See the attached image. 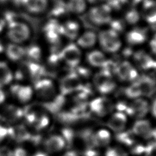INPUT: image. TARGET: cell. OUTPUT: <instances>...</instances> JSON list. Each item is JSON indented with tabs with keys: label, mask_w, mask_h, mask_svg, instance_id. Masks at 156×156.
Masks as SVG:
<instances>
[{
	"label": "cell",
	"mask_w": 156,
	"mask_h": 156,
	"mask_svg": "<svg viewBox=\"0 0 156 156\" xmlns=\"http://www.w3.org/2000/svg\"><path fill=\"white\" fill-rule=\"evenodd\" d=\"M115 71L118 77L126 81H131L137 78V72L135 68L128 62H122L116 65Z\"/></svg>",
	"instance_id": "cell-8"
},
{
	"label": "cell",
	"mask_w": 156,
	"mask_h": 156,
	"mask_svg": "<svg viewBox=\"0 0 156 156\" xmlns=\"http://www.w3.org/2000/svg\"><path fill=\"white\" fill-rule=\"evenodd\" d=\"M66 2L69 13L80 15L88 10V4L86 0H67Z\"/></svg>",
	"instance_id": "cell-21"
},
{
	"label": "cell",
	"mask_w": 156,
	"mask_h": 156,
	"mask_svg": "<svg viewBox=\"0 0 156 156\" xmlns=\"http://www.w3.org/2000/svg\"><path fill=\"white\" fill-rule=\"evenodd\" d=\"M83 156H99V153L94 148H87L83 152Z\"/></svg>",
	"instance_id": "cell-45"
},
{
	"label": "cell",
	"mask_w": 156,
	"mask_h": 156,
	"mask_svg": "<svg viewBox=\"0 0 156 156\" xmlns=\"http://www.w3.org/2000/svg\"><path fill=\"white\" fill-rule=\"evenodd\" d=\"M21 4L29 13L40 14L49 7V0H21Z\"/></svg>",
	"instance_id": "cell-10"
},
{
	"label": "cell",
	"mask_w": 156,
	"mask_h": 156,
	"mask_svg": "<svg viewBox=\"0 0 156 156\" xmlns=\"http://www.w3.org/2000/svg\"><path fill=\"white\" fill-rule=\"evenodd\" d=\"M80 25L75 20H68L61 24L62 35H63L71 40H74L79 36Z\"/></svg>",
	"instance_id": "cell-13"
},
{
	"label": "cell",
	"mask_w": 156,
	"mask_h": 156,
	"mask_svg": "<svg viewBox=\"0 0 156 156\" xmlns=\"http://www.w3.org/2000/svg\"><path fill=\"white\" fill-rule=\"evenodd\" d=\"M136 63L144 69L156 68V61L143 51H138L134 55Z\"/></svg>",
	"instance_id": "cell-20"
},
{
	"label": "cell",
	"mask_w": 156,
	"mask_h": 156,
	"mask_svg": "<svg viewBox=\"0 0 156 156\" xmlns=\"http://www.w3.org/2000/svg\"><path fill=\"white\" fill-rule=\"evenodd\" d=\"M135 83L139 88L141 96H151L155 91V82L150 77L143 76L136 80Z\"/></svg>",
	"instance_id": "cell-14"
},
{
	"label": "cell",
	"mask_w": 156,
	"mask_h": 156,
	"mask_svg": "<svg viewBox=\"0 0 156 156\" xmlns=\"http://www.w3.org/2000/svg\"><path fill=\"white\" fill-rule=\"evenodd\" d=\"M88 17L96 26L108 25L113 18V11L105 3L93 5L88 10Z\"/></svg>",
	"instance_id": "cell-1"
},
{
	"label": "cell",
	"mask_w": 156,
	"mask_h": 156,
	"mask_svg": "<svg viewBox=\"0 0 156 156\" xmlns=\"http://www.w3.org/2000/svg\"><path fill=\"white\" fill-rule=\"evenodd\" d=\"M5 100V94L0 89V104H2Z\"/></svg>",
	"instance_id": "cell-50"
},
{
	"label": "cell",
	"mask_w": 156,
	"mask_h": 156,
	"mask_svg": "<svg viewBox=\"0 0 156 156\" xmlns=\"http://www.w3.org/2000/svg\"><path fill=\"white\" fill-rule=\"evenodd\" d=\"M88 2V4H90L93 5H97L102 3H104L105 0H86Z\"/></svg>",
	"instance_id": "cell-48"
},
{
	"label": "cell",
	"mask_w": 156,
	"mask_h": 156,
	"mask_svg": "<svg viewBox=\"0 0 156 156\" xmlns=\"http://www.w3.org/2000/svg\"><path fill=\"white\" fill-rule=\"evenodd\" d=\"M126 94L130 98H136L141 96L139 88L135 82L126 89Z\"/></svg>",
	"instance_id": "cell-36"
},
{
	"label": "cell",
	"mask_w": 156,
	"mask_h": 156,
	"mask_svg": "<svg viewBox=\"0 0 156 156\" xmlns=\"http://www.w3.org/2000/svg\"><path fill=\"white\" fill-rule=\"evenodd\" d=\"M62 133H63L62 137L65 141V143H68L69 144H71L74 138V133L73 130L68 129H65L63 130Z\"/></svg>",
	"instance_id": "cell-40"
},
{
	"label": "cell",
	"mask_w": 156,
	"mask_h": 156,
	"mask_svg": "<svg viewBox=\"0 0 156 156\" xmlns=\"http://www.w3.org/2000/svg\"><path fill=\"white\" fill-rule=\"evenodd\" d=\"M28 57L33 62H38L40 60L41 56V49L37 46H32L27 49Z\"/></svg>",
	"instance_id": "cell-33"
},
{
	"label": "cell",
	"mask_w": 156,
	"mask_h": 156,
	"mask_svg": "<svg viewBox=\"0 0 156 156\" xmlns=\"http://www.w3.org/2000/svg\"><path fill=\"white\" fill-rule=\"evenodd\" d=\"M152 112L153 115L156 118V99L154 101L152 106Z\"/></svg>",
	"instance_id": "cell-49"
},
{
	"label": "cell",
	"mask_w": 156,
	"mask_h": 156,
	"mask_svg": "<svg viewBox=\"0 0 156 156\" xmlns=\"http://www.w3.org/2000/svg\"><path fill=\"white\" fill-rule=\"evenodd\" d=\"M30 33L29 27L24 23L16 20L9 23L7 35L15 43L25 41L29 37Z\"/></svg>",
	"instance_id": "cell-3"
},
{
	"label": "cell",
	"mask_w": 156,
	"mask_h": 156,
	"mask_svg": "<svg viewBox=\"0 0 156 156\" xmlns=\"http://www.w3.org/2000/svg\"><path fill=\"white\" fill-rule=\"evenodd\" d=\"M2 50H3V46H2V45L0 43V53L2 51Z\"/></svg>",
	"instance_id": "cell-54"
},
{
	"label": "cell",
	"mask_w": 156,
	"mask_h": 156,
	"mask_svg": "<svg viewBox=\"0 0 156 156\" xmlns=\"http://www.w3.org/2000/svg\"><path fill=\"white\" fill-rule=\"evenodd\" d=\"M93 82L96 89L102 94L109 93L116 87V83L112 79L111 74L104 69L95 75Z\"/></svg>",
	"instance_id": "cell-4"
},
{
	"label": "cell",
	"mask_w": 156,
	"mask_h": 156,
	"mask_svg": "<svg viewBox=\"0 0 156 156\" xmlns=\"http://www.w3.org/2000/svg\"><path fill=\"white\" fill-rule=\"evenodd\" d=\"M119 34L110 29L103 30L98 35V39L104 50L109 52H115L121 46Z\"/></svg>",
	"instance_id": "cell-2"
},
{
	"label": "cell",
	"mask_w": 156,
	"mask_h": 156,
	"mask_svg": "<svg viewBox=\"0 0 156 156\" xmlns=\"http://www.w3.org/2000/svg\"><path fill=\"white\" fill-rule=\"evenodd\" d=\"M8 135V129L0 125V142Z\"/></svg>",
	"instance_id": "cell-46"
},
{
	"label": "cell",
	"mask_w": 156,
	"mask_h": 156,
	"mask_svg": "<svg viewBox=\"0 0 156 156\" xmlns=\"http://www.w3.org/2000/svg\"><path fill=\"white\" fill-rule=\"evenodd\" d=\"M33 156H48L46 153H44L43 152H38L35 153Z\"/></svg>",
	"instance_id": "cell-52"
},
{
	"label": "cell",
	"mask_w": 156,
	"mask_h": 156,
	"mask_svg": "<svg viewBox=\"0 0 156 156\" xmlns=\"http://www.w3.org/2000/svg\"><path fill=\"white\" fill-rule=\"evenodd\" d=\"M112 105L111 102L108 99L99 98L90 102V108L97 115L103 116L111 111Z\"/></svg>",
	"instance_id": "cell-11"
},
{
	"label": "cell",
	"mask_w": 156,
	"mask_h": 156,
	"mask_svg": "<svg viewBox=\"0 0 156 156\" xmlns=\"http://www.w3.org/2000/svg\"><path fill=\"white\" fill-rule=\"evenodd\" d=\"M37 95L42 98H50L55 93V88L52 82L49 79H43L37 81L35 85Z\"/></svg>",
	"instance_id": "cell-12"
},
{
	"label": "cell",
	"mask_w": 156,
	"mask_h": 156,
	"mask_svg": "<svg viewBox=\"0 0 156 156\" xmlns=\"http://www.w3.org/2000/svg\"><path fill=\"white\" fill-rule=\"evenodd\" d=\"M12 79V73L7 64L0 62V87L9 83Z\"/></svg>",
	"instance_id": "cell-30"
},
{
	"label": "cell",
	"mask_w": 156,
	"mask_h": 156,
	"mask_svg": "<svg viewBox=\"0 0 156 156\" xmlns=\"http://www.w3.org/2000/svg\"><path fill=\"white\" fill-rule=\"evenodd\" d=\"M98 39V35L93 30H87L80 35L77 41V43L80 47L88 48L93 46Z\"/></svg>",
	"instance_id": "cell-23"
},
{
	"label": "cell",
	"mask_w": 156,
	"mask_h": 156,
	"mask_svg": "<svg viewBox=\"0 0 156 156\" xmlns=\"http://www.w3.org/2000/svg\"><path fill=\"white\" fill-rule=\"evenodd\" d=\"M145 146L142 144H137L135 145L132 149V152L134 154H141L144 153Z\"/></svg>",
	"instance_id": "cell-41"
},
{
	"label": "cell",
	"mask_w": 156,
	"mask_h": 156,
	"mask_svg": "<svg viewBox=\"0 0 156 156\" xmlns=\"http://www.w3.org/2000/svg\"><path fill=\"white\" fill-rule=\"evenodd\" d=\"M104 3H105L113 12L118 11L125 5L124 0H105Z\"/></svg>",
	"instance_id": "cell-38"
},
{
	"label": "cell",
	"mask_w": 156,
	"mask_h": 156,
	"mask_svg": "<svg viewBox=\"0 0 156 156\" xmlns=\"http://www.w3.org/2000/svg\"><path fill=\"white\" fill-rule=\"evenodd\" d=\"M0 156H13L12 151L9 147L3 146L0 147Z\"/></svg>",
	"instance_id": "cell-44"
},
{
	"label": "cell",
	"mask_w": 156,
	"mask_h": 156,
	"mask_svg": "<svg viewBox=\"0 0 156 156\" xmlns=\"http://www.w3.org/2000/svg\"><path fill=\"white\" fill-rule=\"evenodd\" d=\"M11 91L21 102H27L30 101L33 94L32 89L29 86L14 85L12 87Z\"/></svg>",
	"instance_id": "cell-22"
},
{
	"label": "cell",
	"mask_w": 156,
	"mask_h": 156,
	"mask_svg": "<svg viewBox=\"0 0 156 156\" xmlns=\"http://www.w3.org/2000/svg\"><path fill=\"white\" fill-rule=\"evenodd\" d=\"M123 19L127 24L136 25L141 19L140 10L136 7H129L124 13Z\"/></svg>",
	"instance_id": "cell-24"
},
{
	"label": "cell",
	"mask_w": 156,
	"mask_h": 156,
	"mask_svg": "<svg viewBox=\"0 0 156 156\" xmlns=\"http://www.w3.org/2000/svg\"><path fill=\"white\" fill-rule=\"evenodd\" d=\"M65 156H78L77 154L74 151H69L66 152Z\"/></svg>",
	"instance_id": "cell-51"
},
{
	"label": "cell",
	"mask_w": 156,
	"mask_h": 156,
	"mask_svg": "<svg viewBox=\"0 0 156 156\" xmlns=\"http://www.w3.org/2000/svg\"><path fill=\"white\" fill-rule=\"evenodd\" d=\"M127 152L119 147H109L105 152V156H127Z\"/></svg>",
	"instance_id": "cell-37"
},
{
	"label": "cell",
	"mask_w": 156,
	"mask_h": 156,
	"mask_svg": "<svg viewBox=\"0 0 156 156\" xmlns=\"http://www.w3.org/2000/svg\"><path fill=\"white\" fill-rule=\"evenodd\" d=\"M127 122L126 115L122 112L114 113L107 121L108 127L115 132H121L124 129Z\"/></svg>",
	"instance_id": "cell-17"
},
{
	"label": "cell",
	"mask_w": 156,
	"mask_h": 156,
	"mask_svg": "<svg viewBox=\"0 0 156 156\" xmlns=\"http://www.w3.org/2000/svg\"><path fill=\"white\" fill-rule=\"evenodd\" d=\"M146 156H156V141L149 143L145 146Z\"/></svg>",
	"instance_id": "cell-39"
},
{
	"label": "cell",
	"mask_w": 156,
	"mask_h": 156,
	"mask_svg": "<svg viewBox=\"0 0 156 156\" xmlns=\"http://www.w3.org/2000/svg\"><path fill=\"white\" fill-rule=\"evenodd\" d=\"M49 120L48 116L44 114H43L40 116L38 115L37 119H36L35 122L33 125L35 126L37 130H40L47 127L49 124Z\"/></svg>",
	"instance_id": "cell-35"
},
{
	"label": "cell",
	"mask_w": 156,
	"mask_h": 156,
	"mask_svg": "<svg viewBox=\"0 0 156 156\" xmlns=\"http://www.w3.org/2000/svg\"><path fill=\"white\" fill-rule=\"evenodd\" d=\"M61 58L71 67L79 65L81 59V52L79 47L74 43H71L65 47L60 52Z\"/></svg>",
	"instance_id": "cell-5"
},
{
	"label": "cell",
	"mask_w": 156,
	"mask_h": 156,
	"mask_svg": "<svg viewBox=\"0 0 156 156\" xmlns=\"http://www.w3.org/2000/svg\"><path fill=\"white\" fill-rule=\"evenodd\" d=\"M6 53L7 57L12 60H18L21 58L26 53V50L16 44H10L8 45Z\"/></svg>",
	"instance_id": "cell-25"
},
{
	"label": "cell",
	"mask_w": 156,
	"mask_h": 156,
	"mask_svg": "<svg viewBox=\"0 0 156 156\" xmlns=\"http://www.w3.org/2000/svg\"><path fill=\"white\" fill-rule=\"evenodd\" d=\"M150 46L153 52L156 54V34L153 36L151 40Z\"/></svg>",
	"instance_id": "cell-47"
},
{
	"label": "cell",
	"mask_w": 156,
	"mask_h": 156,
	"mask_svg": "<svg viewBox=\"0 0 156 156\" xmlns=\"http://www.w3.org/2000/svg\"><path fill=\"white\" fill-rule=\"evenodd\" d=\"M79 76L75 73H71L64 77L60 83V91L62 95L79 90L82 87Z\"/></svg>",
	"instance_id": "cell-7"
},
{
	"label": "cell",
	"mask_w": 156,
	"mask_h": 156,
	"mask_svg": "<svg viewBox=\"0 0 156 156\" xmlns=\"http://www.w3.org/2000/svg\"><path fill=\"white\" fill-rule=\"evenodd\" d=\"M143 0H124L125 5L129 7H137L140 5Z\"/></svg>",
	"instance_id": "cell-43"
},
{
	"label": "cell",
	"mask_w": 156,
	"mask_h": 156,
	"mask_svg": "<svg viewBox=\"0 0 156 156\" xmlns=\"http://www.w3.org/2000/svg\"><path fill=\"white\" fill-rule=\"evenodd\" d=\"M140 6L141 18L149 24H155L156 0H143Z\"/></svg>",
	"instance_id": "cell-6"
},
{
	"label": "cell",
	"mask_w": 156,
	"mask_h": 156,
	"mask_svg": "<svg viewBox=\"0 0 156 156\" xmlns=\"http://www.w3.org/2000/svg\"><path fill=\"white\" fill-rule=\"evenodd\" d=\"M116 139L127 146H132L135 143L134 133L130 131L119 132L116 135Z\"/></svg>",
	"instance_id": "cell-31"
},
{
	"label": "cell",
	"mask_w": 156,
	"mask_h": 156,
	"mask_svg": "<svg viewBox=\"0 0 156 156\" xmlns=\"http://www.w3.org/2000/svg\"><path fill=\"white\" fill-rule=\"evenodd\" d=\"M152 137H154L156 140V128L153 129L152 130Z\"/></svg>",
	"instance_id": "cell-53"
},
{
	"label": "cell",
	"mask_w": 156,
	"mask_h": 156,
	"mask_svg": "<svg viewBox=\"0 0 156 156\" xmlns=\"http://www.w3.org/2000/svg\"><path fill=\"white\" fill-rule=\"evenodd\" d=\"M9 133H10L12 136L18 141L27 140L30 136V133L27 129L22 126H18L8 130V134Z\"/></svg>",
	"instance_id": "cell-26"
},
{
	"label": "cell",
	"mask_w": 156,
	"mask_h": 156,
	"mask_svg": "<svg viewBox=\"0 0 156 156\" xmlns=\"http://www.w3.org/2000/svg\"><path fill=\"white\" fill-rule=\"evenodd\" d=\"M51 13L54 17H62L69 13L66 1L57 0L51 7Z\"/></svg>",
	"instance_id": "cell-29"
},
{
	"label": "cell",
	"mask_w": 156,
	"mask_h": 156,
	"mask_svg": "<svg viewBox=\"0 0 156 156\" xmlns=\"http://www.w3.org/2000/svg\"><path fill=\"white\" fill-rule=\"evenodd\" d=\"M45 35L48 41L54 43L58 41L59 37L62 35L61 24L56 20H51L44 27Z\"/></svg>",
	"instance_id": "cell-18"
},
{
	"label": "cell",
	"mask_w": 156,
	"mask_h": 156,
	"mask_svg": "<svg viewBox=\"0 0 156 156\" xmlns=\"http://www.w3.org/2000/svg\"><path fill=\"white\" fill-rule=\"evenodd\" d=\"M152 130L150 122L147 120L141 119L136 121L132 127V132L144 139L152 137Z\"/></svg>",
	"instance_id": "cell-19"
},
{
	"label": "cell",
	"mask_w": 156,
	"mask_h": 156,
	"mask_svg": "<svg viewBox=\"0 0 156 156\" xmlns=\"http://www.w3.org/2000/svg\"><path fill=\"white\" fill-rule=\"evenodd\" d=\"M65 141L60 135H52L47 138L44 143L45 150L49 153H55L62 151L65 146Z\"/></svg>",
	"instance_id": "cell-16"
},
{
	"label": "cell",
	"mask_w": 156,
	"mask_h": 156,
	"mask_svg": "<svg viewBox=\"0 0 156 156\" xmlns=\"http://www.w3.org/2000/svg\"><path fill=\"white\" fill-rule=\"evenodd\" d=\"M149 110V105L146 101L143 99H136L129 105L127 113L137 118L144 116Z\"/></svg>",
	"instance_id": "cell-15"
},
{
	"label": "cell",
	"mask_w": 156,
	"mask_h": 156,
	"mask_svg": "<svg viewBox=\"0 0 156 156\" xmlns=\"http://www.w3.org/2000/svg\"><path fill=\"white\" fill-rule=\"evenodd\" d=\"M111 135L109 132L105 129H101L94 133V141L96 146H105L110 143Z\"/></svg>",
	"instance_id": "cell-28"
},
{
	"label": "cell",
	"mask_w": 156,
	"mask_h": 156,
	"mask_svg": "<svg viewBox=\"0 0 156 156\" xmlns=\"http://www.w3.org/2000/svg\"><path fill=\"white\" fill-rule=\"evenodd\" d=\"M147 38V30L145 27L135 26L127 32L126 40L131 45L144 43Z\"/></svg>",
	"instance_id": "cell-9"
},
{
	"label": "cell",
	"mask_w": 156,
	"mask_h": 156,
	"mask_svg": "<svg viewBox=\"0 0 156 156\" xmlns=\"http://www.w3.org/2000/svg\"><path fill=\"white\" fill-rule=\"evenodd\" d=\"M13 156H27V151L22 147H17L12 151Z\"/></svg>",
	"instance_id": "cell-42"
},
{
	"label": "cell",
	"mask_w": 156,
	"mask_h": 156,
	"mask_svg": "<svg viewBox=\"0 0 156 156\" xmlns=\"http://www.w3.org/2000/svg\"><path fill=\"white\" fill-rule=\"evenodd\" d=\"M88 62L94 66L103 67L107 62L104 54L99 51H93L88 54Z\"/></svg>",
	"instance_id": "cell-27"
},
{
	"label": "cell",
	"mask_w": 156,
	"mask_h": 156,
	"mask_svg": "<svg viewBox=\"0 0 156 156\" xmlns=\"http://www.w3.org/2000/svg\"><path fill=\"white\" fill-rule=\"evenodd\" d=\"M27 69L31 76L33 77H39L43 74L44 69L42 66L35 62H31L27 65Z\"/></svg>",
	"instance_id": "cell-34"
},
{
	"label": "cell",
	"mask_w": 156,
	"mask_h": 156,
	"mask_svg": "<svg viewBox=\"0 0 156 156\" xmlns=\"http://www.w3.org/2000/svg\"><path fill=\"white\" fill-rule=\"evenodd\" d=\"M108 25L109 26V29L119 34L124 30L127 23L123 18H120L113 17Z\"/></svg>",
	"instance_id": "cell-32"
}]
</instances>
